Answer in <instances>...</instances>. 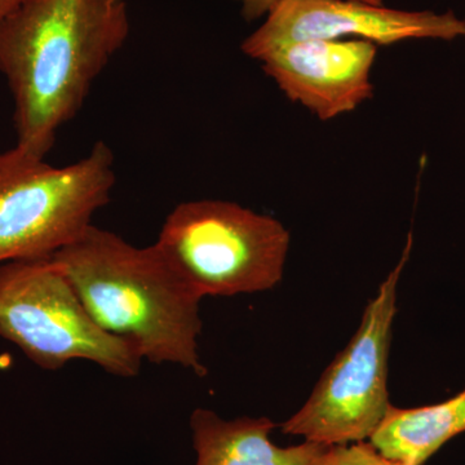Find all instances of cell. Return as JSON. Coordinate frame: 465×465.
<instances>
[{
	"mask_svg": "<svg viewBox=\"0 0 465 465\" xmlns=\"http://www.w3.org/2000/svg\"><path fill=\"white\" fill-rule=\"evenodd\" d=\"M130 33V0H27L0 24L18 149L47 157Z\"/></svg>",
	"mask_w": 465,
	"mask_h": 465,
	"instance_id": "cell-1",
	"label": "cell"
},
{
	"mask_svg": "<svg viewBox=\"0 0 465 465\" xmlns=\"http://www.w3.org/2000/svg\"><path fill=\"white\" fill-rule=\"evenodd\" d=\"M104 331L143 360L204 376L198 338L202 298L155 244L139 247L91 225L51 258Z\"/></svg>",
	"mask_w": 465,
	"mask_h": 465,
	"instance_id": "cell-2",
	"label": "cell"
},
{
	"mask_svg": "<svg viewBox=\"0 0 465 465\" xmlns=\"http://www.w3.org/2000/svg\"><path fill=\"white\" fill-rule=\"evenodd\" d=\"M115 157L99 142L84 158L54 166L17 146L0 152V264L52 258L112 200Z\"/></svg>",
	"mask_w": 465,
	"mask_h": 465,
	"instance_id": "cell-3",
	"label": "cell"
},
{
	"mask_svg": "<svg viewBox=\"0 0 465 465\" xmlns=\"http://www.w3.org/2000/svg\"><path fill=\"white\" fill-rule=\"evenodd\" d=\"M290 232L274 217L234 202H183L155 246L202 299L274 289L283 277Z\"/></svg>",
	"mask_w": 465,
	"mask_h": 465,
	"instance_id": "cell-4",
	"label": "cell"
},
{
	"mask_svg": "<svg viewBox=\"0 0 465 465\" xmlns=\"http://www.w3.org/2000/svg\"><path fill=\"white\" fill-rule=\"evenodd\" d=\"M0 338L50 371L75 360L121 378L142 369L140 354L92 320L51 258L0 264Z\"/></svg>",
	"mask_w": 465,
	"mask_h": 465,
	"instance_id": "cell-5",
	"label": "cell"
},
{
	"mask_svg": "<svg viewBox=\"0 0 465 465\" xmlns=\"http://www.w3.org/2000/svg\"><path fill=\"white\" fill-rule=\"evenodd\" d=\"M407 240L399 264L367 305L353 338L327 367L307 402L284 423L282 433L335 446L369 440L391 409L388 372L397 286L409 260Z\"/></svg>",
	"mask_w": 465,
	"mask_h": 465,
	"instance_id": "cell-6",
	"label": "cell"
},
{
	"mask_svg": "<svg viewBox=\"0 0 465 465\" xmlns=\"http://www.w3.org/2000/svg\"><path fill=\"white\" fill-rule=\"evenodd\" d=\"M463 36L464 21L451 11H403L362 0H280L242 42L241 51L258 61L278 45L312 39L394 45L411 39L450 42Z\"/></svg>",
	"mask_w": 465,
	"mask_h": 465,
	"instance_id": "cell-7",
	"label": "cell"
},
{
	"mask_svg": "<svg viewBox=\"0 0 465 465\" xmlns=\"http://www.w3.org/2000/svg\"><path fill=\"white\" fill-rule=\"evenodd\" d=\"M376 54L378 45L366 39H312L278 45L258 63L287 99L331 121L374 96Z\"/></svg>",
	"mask_w": 465,
	"mask_h": 465,
	"instance_id": "cell-8",
	"label": "cell"
},
{
	"mask_svg": "<svg viewBox=\"0 0 465 465\" xmlns=\"http://www.w3.org/2000/svg\"><path fill=\"white\" fill-rule=\"evenodd\" d=\"M277 424L271 419L225 420L216 412L197 409L191 416L194 465H321L330 446L302 440L281 448L272 440Z\"/></svg>",
	"mask_w": 465,
	"mask_h": 465,
	"instance_id": "cell-9",
	"label": "cell"
},
{
	"mask_svg": "<svg viewBox=\"0 0 465 465\" xmlns=\"http://www.w3.org/2000/svg\"><path fill=\"white\" fill-rule=\"evenodd\" d=\"M465 432V388L434 405L391 406L370 442L401 465H423L450 440Z\"/></svg>",
	"mask_w": 465,
	"mask_h": 465,
	"instance_id": "cell-10",
	"label": "cell"
},
{
	"mask_svg": "<svg viewBox=\"0 0 465 465\" xmlns=\"http://www.w3.org/2000/svg\"><path fill=\"white\" fill-rule=\"evenodd\" d=\"M321 465H401L381 454L370 440L330 446Z\"/></svg>",
	"mask_w": 465,
	"mask_h": 465,
	"instance_id": "cell-11",
	"label": "cell"
},
{
	"mask_svg": "<svg viewBox=\"0 0 465 465\" xmlns=\"http://www.w3.org/2000/svg\"><path fill=\"white\" fill-rule=\"evenodd\" d=\"M231 2L240 5L241 15L244 20L253 23L264 18L280 0H231ZM362 2L382 5V0H362Z\"/></svg>",
	"mask_w": 465,
	"mask_h": 465,
	"instance_id": "cell-12",
	"label": "cell"
},
{
	"mask_svg": "<svg viewBox=\"0 0 465 465\" xmlns=\"http://www.w3.org/2000/svg\"><path fill=\"white\" fill-rule=\"evenodd\" d=\"M27 0H0V24L7 20Z\"/></svg>",
	"mask_w": 465,
	"mask_h": 465,
	"instance_id": "cell-13",
	"label": "cell"
},
{
	"mask_svg": "<svg viewBox=\"0 0 465 465\" xmlns=\"http://www.w3.org/2000/svg\"><path fill=\"white\" fill-rule=\"evenodd\" d=\"M463 21H464V36H463V38H465V18H463Z\"/></svg>",
	"mask_w": 465,
	"mask_h": 465,
	"instance_id": "cell-14",
	"label": "cell"
}]
</instances>
